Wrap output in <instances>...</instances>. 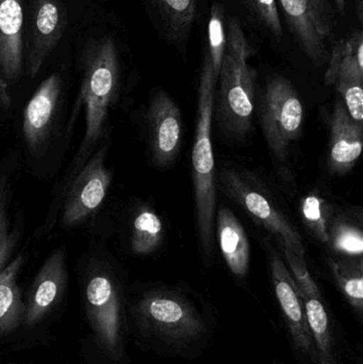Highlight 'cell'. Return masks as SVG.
<instances>
[{"label": "cell", "instance_id": "1", "mask_svg": "<svg viewBox=\"0 0 363 364\" xmlns=\"http://www.w3.org/2000/svg\"><path fill=\"white\" fill-rule=\"evenodd\" d=\"M136 335L147 350L166 359L202 358L219 328L212 307L183 289L156 288L131 308Z\"/></svg>", "mask_w": 363, "mask_h": 364}, {"label": "cell", "instance_id": "2", "mask_svg": "<svg viewBox=\"0 0 363 364\" xmlns=\"http://www.w3.org/2000/svg\"><path fill=\"white\" fill-rule=\"evenodd\" d=\"M217 81L212 66L206 55L198 87L197 121L195 143L192 151V174L198 232L200 243L208 256L213 250V227L217 210L215 164L211 138Z\"/></svg>", "mask_w": 363, "mask_h": 364}, {"label": "cell", "instance_id": "3", "mask_svg": "<svg viewBox=\"0 0 363 364\" xmlns=\"http://www.w3.org/2000/svg\"><path fill=\"white\" fill-rule=\"evenodd\" d=\"M253 53L238 19L228 27L227 45L220 70V114L226 132L243 138L251 130L256 73L247 63Z\"/></svg>", "mask_w": 363, "mask_h": 364}, {"label": "cell", "instance_id": "4", "mask_svg": "<svg viewBox=\"0 0 363 364\" xmlns=\"http://www.w3.org/2000/svg\"><path fill=\"white\" fill-rule=\"evenodd\" d=\"M82 59L80 100L85 108L82 149H87L99 138L119 87V62L114 41L108 36L92 41Z\"/></svg>", "mask_w": 363, "mask_h": 364}, {"label": "cell", "instance_id": "5", "mask_svg": "<svg viewBox=\"0 0 363 364\" xmlns=\"http://www.w3.org/2000/svg\"><path fill=\"white\" fill-rule=\"evenodd\" d=\"M304 109L296 89L288 79L276 77L266 85L260 119L271 151L279 159L302 134Z\"/></svg>", "mask_w": 363, "mask_h": 364}, {"label": "cell", "instance_id": "6", "mask_svg": "<svg viewBox=\"0 0 363 364\" xmlns=\"http://www.w3.org/2000/svg\"><path fill=\"white\" fill-rule=\"evenodd\" d=\"M87 318L99 346L111 358L123 357L126 316L121 294L108 276H93L85 289Z\"/></svg>", "mask_w": 363, "mask_h": 364}, {"label": "cell", "instance_id": "7", "mask_svg": "<svg viewBox=\"0 0 363 364\" xmlns=\"http://www.w3.org/2000/svg\"><path fill=\"white\" fill-rule=\"evenodd\" d=\"M271 278L296 360L300 364H318L304 299L291 272L277 255L271 258Z\"/></svg>", "mask_w": 363, "mask_h": 364}, {"label": "cell", "instance_id": "8", "mask_svg": "<svg viewBox=\"0 0 363 364\" xmlns=\"http://www.w3.org/2000/svg\"><path fill=\"white\" fill-rule=\"evenodd\" d=\"M220 181L223 192L247 213L259 220L268 230L278 235L285 247L304 256L302 237L261 192L232 171H223L220 175Z\"/></svg>", "mask_w": 363, "mask_h": 364}, {"label": "cell", "instance_id": "9", "mask_svg": "<svg viewBox=\"0 0 363 364\" xmlns=\"http://www.w3.org/2000/svg\"><path fill=\"white\" fill-rule=\"evenodd\" d=\"M65 27V9L61 0H31L26 59L31 78L38 75L49 53L60 42Z\"/></svg>", "mask_w": 363, "mask_h": 364}, {"label": "cell", "instance_id": "10", "mask_svg": "<svg viewBox=\"0 0 363 364\" xmlns=\"http://www.w3.org/2000/svg\"><path fill=\"white\" fill-rule=\"evenodd\" d=\"M302 293V292H300ZM307 318L315 343L318 364H347V342L321 290L302 293Z\"/></svg>", "mask_w": 363, "mask_h": 364}, {"label": "cell", "instance_id": "11", "mask_svg": "<svg viewBox=\"0 0 363 364\" xmlns=\"http://www.w3.org/2000/svg\"><path fill=\"white\" fill-rule=\"evenodd\" d=\"M110 184L111 174L104 166V151H99L79 173L70 188L64 207V224L74 226L93 213L104 201Z\"/></svg>", "mask_w": 363, "mask_h": 364}, {"label": "cell", "instance_id": "12", "mask_svg": "<svg viewBox=\"0 0 363 364\" xmlns=\"http://www.w3.org/2000/svg\"><path fill=\"white\" fill-rule=\"evenodd\" d=\"M148 119L153 159L158 166H168L176 157L183 139L180 110L166 92L160 91L151 100Z\"/></svg>", "mask_w": 363, "mask_h": 364}, {"label": "cell", "instance_id": "13", "mask_svg": "<svg viewBox=\"0 0 363 364\" xmlns=\"http://www.w3.org/2000/svg\"><path fill=\"white\" fill-rule=\"evenodd\" d=\"M363 124L352 119L345 102L337 100L330 119V164L334 174H345L355 166L362 151Z\"/></svg>", "mask_w": 363, "mask_h": 364}, {"label": "cell", "instance_id": "14", "mask_svg": "<svg viewBox=\"0 0 363 364\" xmlns=\"http://www.w3.org/2000/svg\"><path fill=\"white\" fill-rule=\"evenodd\" d=\"M66 282L64 255L58 250L51 255L34 279L23 323L26 328L36 326L57 304L63 292Z\"/></svg>", "mask_w": 363, "mask_h": 364}, {"label": "cell", "instance_id": "15", "mask_svg": "<svg viewBox=\"0 0 363 364\" xmlns=\"http://www.w3.org/2000/svg\"><path fill=\"white\" fill-rule=\"evenodd\" d=\"M21 0H0V82H14L23 72Z\"/></svg>", "mask_w": 363, "mask_h": 364}, {"label": "cell", "instance_id": "16", "mask_svg": "<svg viewBox=\"0 0 363 364\" xmlns=\"http://www.w3.org/2000/svg\"><path fill=\"white\" fill-rule=\"evenodd\" d=\"M61 92V78L57 74L45 79L26 107L23 132L26 142L36 149L46 138Z\"/></svg>", "mask_w": 363, "mask_h": 364}, {"label": "cell", "instance_id": "17", "mask_svg": "<svg viewBox=\"0 0 363 364\" xmlns=\"http://www.w3.org/2000/svg\"><path fill=\"white\" fill-rule=\"evenodd\" d=\"M215 218L217 239L224 260L234 276L244 278L249 273L251 261V247L244 228L228 208H220Z\"/></svg>", "mask_w": 363, "mask_h": 364}, {"label": "cell", "instance_id": "18", "mask_svg": "<svg viewBox=\"0 0 363 364\" xmlns=\"http://www.w3.org/2000/svg\"><path fill=\"white\" fill-rule=\"evenodd\" d=\"M286 14L290 29L303 50L315 64H323L326 59L324 40L315 27L313 13L307 0H278Z\"/></svg>", "mask_w": 363, "mask_h": 364}, {"label": "cell", "instance_id": "19", "mask_svg": "<svg viewBox=\"0 0 363 364\" xmlns=\"http://www.w3.org/2000/svg\"><path fill=\"white\" fill-rule=\"evenodd\" d=\"M21 262L18 257L0 274V335L15 331L23 321L25 306L16 284Z\"/></svg>", "mask_w": 363, "mask_h": 364}, {"label": "cell", "instance_id": "20", "mask_svg": "<svg viewBox=\"0 0 363 364\" xmlns=\"http://www.w3.org/2000/svg\"><path fill=\"white\" fill-rule=\"evenodd\" d=\"M339 76L363 78V34L355 31L338 41L332 48L325 83L334 85Z\"/></svg>", "mask_w": 363, "mask_h": 364}, {"label": "cell", "instance_id": "21", "mask_svg": "<svg viewBox=\"0 0 363 364\" xmlns=\"http://www.w3.org/2000/svg\"><path fill=\"white\" fill-rule=\"evenodd\" d=\"M332 276L349 304L353 314L362 324L363 320V269L360 258L354 260H330Z\"/></svg>", "mask_w": 363, "mask_h": 364}, {"label": "cell", "instance_id": "22", "mask_svg": "<svg viewBox=\"0 0 363 364\" xmlns=\"http://www.w3.org/2000/svg\"><path fill=\"white\" fill-rule=\"evenodd\" d=\"M172 42L187 40L196 16L195 0H155Z\"/></svg>", "mask_w": 363, "mask_h": 364}, {"label": "cell", "instance_id": "23", "mask_svg": "<svg viewBox=\"0 0 363 364\" xmlns=\"http://www.w3.org/2000/svg\"><path fill=\"white\" fill-rule=\"evenodd\" d=\"M163 226L159 216L144 209L139 212L134 220L131 250L136 255H148L159 247L163 235Z\"/></svg>", "mask_w": 363, "mask_h": 364}, {"label": "cell", "instance_id": "24", "mask_svg": "<svg viewBox=\"0 0 363 364\" xmlns=\"http://www.w3.org/2000/svg\"><path fill=\"white\" fill-rule=\"evenodd\" d=\"M209 53L207 55L215 78L219 79L222 61L225 55L227 36L224 23V10L221 4H215L211 9L210 21L208 25Z\"/></svg>", "mask_w": 363, "mask_h": 364}, {"label": "cell", "instance_id": "25", "mask_svg": "<svg viewBox=\"0 0 363 364\" xmlns=\"http://www.w3.org/2000/svg\"><path fill=\"white\" fill-rule=\"evenodd\" d=\"M300 208L305 223L315 237L323 243H330V208L325 200L315 195H309L303 199Z\"/></svg>", "mask_w": 363, "mask_h": 364}, {"label": "cell", "instance_id": "26", "mask_svg": "<svg viewBox=\"0 0 363 364\" xmlns=\"http://www.w3.org/2000/svg\"><path fill=\"white\" fill-rule=\"evenodd\" d=\"M330 243L337 252L345 256L362 257L363 252L362 232L357 227L347 223H337L330 231Z\"/></svg>", "mask_w": 363, "mask_h": 364}, {"label": "cell", "instance_id": "27", "mask_svg": "<svg viewBox=\"0 0 363 364\" xmlns=\"http://www.w3.org/2000/svg\"><path fill=\"white\" fill-rule=\"evenodd\" d=\"M337 91L343 98L345 108L352 119L363 123V78L339 76L336 79Z\"/></svg>", "mask_w": 363, "mask_h": 364}, {"label": "cell", "instance_id": "28", "mask_svg": "<svg viewBox=\"0 0 363 364\" xmlns=\"http://www.w3.org/2000/svg\"><path fill=\"white\" fill-rule=\"evenodd\" d=\"M285 254L290 267V272H292V276L300 288V292L313 293L320 291L319 286L308 271L304 256H300L288 247H285Z\"/></svg>", "mask_w": 363, "mask_h": 364}, {"label": "cell", "instance_id": "29", "mask_svg": "<svg viewBox=\"0 0 363 364\" xmlns=\"http://www.w3.org/2000/svg\"><path fill=\"white\" fill-rule=\"evenodd\" d=\"M249 1L261 23L277 38H281L283 31L276 0H249Z\"/></svg>", "mask_w": 363, "mask_h": 364}, {"label": "cell", "instance_id": "30", "mask_svg": "<svg viewBox=\"0 0 363 364\" xmlns=\"http://www.w3.org/2000/svg\"><path fill=\"white\" fill-rule=\"evenodd\" d=\"M13 239L9 229L8 212H6V192L0 184V274L6 269V262L12 250Z\"/></svg>", "mask_w": 363, "mask_h": 364}, {"label": "cell", "instance_id": "31", "mask_svg": "<svg viewBox=\"0 0 363 364\" xmlns=\"http://www.w3.org/2000/svg\"><path fill=\"white\" fill-rule=\"evenodd\" d=\"M318 31L324 38L330 36L334 27V14L328 0H307Z\"/></svg>", "mask_w": 363, "mask_h": 364}, {"label": "cell", "instance_id": "32", "mask_svg": "<svg viewBox=\"0 0 363 364\" xmlns=\"http://www.w3.org/2000/svg\"><path fill=\"white\" fill-rule=\"evenodd\" d=\"M336 2L337 8H338L339 12L341 14H345V0H335Z\"/></svg>", "mask_w": 363, "mask_h": 364}, {"label": "cell", "instance_id": "33", "mask_svg": "<svg viewBox=\"0 0 363 364\" xmlns=\"http://www.w3.org/2000/svg\"><path fill=\"white\" fill-rule=\"evenodd\" d=\"M273 364H290V363H283V361H281V360H276Z\"/></svg>", "mask_w": 363, "mask_h": 364}]
</instances>
